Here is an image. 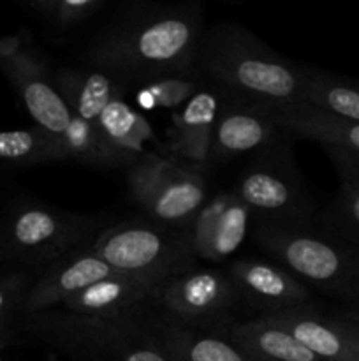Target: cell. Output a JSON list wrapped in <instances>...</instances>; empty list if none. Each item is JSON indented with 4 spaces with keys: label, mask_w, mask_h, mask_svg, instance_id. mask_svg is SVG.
<instances>
[{
    "label": "cell",
    "mask_w": 359,
    "mask_h": 361,
    "mask_svg": "<svg viewBox=\"0 0 359 361\" xmlns=\"http://www.w3.org/2000/svg\"><path fill=\"white\" fill-rule=\"evenodd\" d=\"M203 34L196 4H130L88 42L84 60L123 83L192 78Z\"/></svg>",
    "instance_id": "obj_1"
},
{
    "label": "cell",
    "mask_w": 359,
    "mask_h": 361,
    "mask_svg": "<svg viewBox=\"0 0 359 361\" xmlns=\"http://www.w3.org/2000/svg\"><path fill=\"white\" fill-rule=\"evenodd\" d=\"M196 69L227 95L273 111L301 101L303 67L275 53L238 23L224 21L204 30Z\"/></svg>",
    "instance_id": "obj_2"
},
{
    "label": "cell",
    "mask_w": 359,
    "mask_h": 361,
    "mask_svg": "<svg viewBox=\"0 0 359 361\" xmlns=\"http://www.w3.org/2000/svg\"><path fill=\"white\" fill-rule=\"evenodd\" d=\"M253 242L308 288L359 309V247L310 222H256Z\"/></svg>",
    "instance_id": "obj_3"
},
{
    "label": "cell",
    "mask_w": 359,
    "mask_h": 361,
    "mask_svg": "<svg viewBox=\"0 0 359 361\" xmlns=\"http://www.w3.org/2000/svg\"><path fill=\"white\" fill-rule=\"evenodd\" d=\"M30 330L73 361H169L136 321H109L69 310L30 316Z\"/></svg>",
    "instance_id": "obj_4"
},
{
    "label": "cell",
    "mask_w": 359,
    "mask_h": 361,
    "mask_svg": "<svg viewBox=\"0 0 359 361\" xmlns=\"http://www.w3.org/2000/svg\"><path fill=\"white\" fill-rule=\"evenodd\" d=\"M92 247L116 274L172 279L192 268L197 259L189 231L150 219H134L102 229Z\"/></svg>",
    "instance_id": "obj_5"
},
{
    "label": "cell",
    "mask_w": 359,
    "mask_h": 361,
    "mask_svg": "<svg viewBox=\"0 0 359 361\" xmlns=\"http://www.w3.org/2000/svg\"><path fill=\"white\" fill-rule=\"evenodd\" d=\"M130 194L150 221L176 229H189L208 200L201 169L176 161L171 155L146 152L127 171Z\"/></svg>",
    "instance_id": "obj_6"
},
{
    "label": "cell",
    "mask_w": 359,
    "mask_h": 361,
    "mask_svg": "<svg viewBox=\"0 0 359 361\" xmlns=\"http://www.w3.org/2000/svg\"><path fill=\"white\" fill-rule=\"evenodd\" d=\"M280 141V140H278ZM275 141L245 168L234 194L248 207L256 222H310L313 203L287 143Z\"/></svg>",
    "instance_id": "obj_7"
},
{
    "label": "cell",
    "mask_w": 359,
    "mask_h": 361,
    "mask_svg": "<svg viewBox=\"0 0 359 361\" xmlns=\"http://www.w3.org/2000/svg\"><path fill=\"white\" fill-rule=\"evenodd\" d=\"M101 221L48 207L21 208L11 221V243L30 263H55L97 238Z\"/></svg>",
    "instance_id": "obj_8"
},
{
    "label": "cell",
    "mask_w": 359,
    "mask_h": 361,
    "mask_svg": "<svg viewBox=\"0 0 359 361\" xmlns=\"http://www.w3.org/2000/svg\"><path fill=\"white\" fill-rule=\"evenodd\" d=\"M239 302L227 271L189 268L162 288L157 298L160 312L182 323L206 328H227V316Z\"/></svg>",
    "instance_id": "obj_9"
},
{
    "label": "cell",
    "mask_w": 359,
    "mask_h": 361,
    "mask_svg": "<svg viewBox=\"0 0 359 361\" xmlns=\"http://www.w3.org/2000/svg\"><path fill=\"white\" fill-rule=\"evenodd\" d=\"M0 66L37 127L53 136H62L73 115L60 97L53 76L42 60L25 49L23 39L11 37L0 41Z\"/></svg>",
    "instance_id": "obj_10"
},
{
    "label": "cell",
    "mask_w": 359,
    "mask_h": 361,
    "mask_svg": "<svg viewBox=\"0 0 359 361\" xmlns=\"http://www.w3.org/2000/svg\"><path fill=\"white\" fill-rule=\"evenodd\" d=\"M280 134L273 109L225 94L215 120L208 166L227 164L253 152L259 154L278 141Z\"/></svg>",
    "instance_id": "obj_11"
},
{
    "label": "cell",
    "mask_w": 359,
    "mask_h": 361,
    "mask_svg": "<svg viewBox=\"0 0 359 361\" xmlns=\"http://www.w3.org/2000/svg\"><path fill=\"white\" fill-rule=\"evenodd\" d=\"M175 279V277H172ZM171 279L153 275L115 274L67 300L60 309L109 321H139Z\"/></svg>",
    "instance_id": "obj_12"
},
{
    "label": "cell",
    "mask_w": 359,
    "mask_h": 361,
    "mask_svg": "<svg viewBox=\"0 0 359 361\" xmlns=\"http://www.w3.org/2000/svg\"><path fill=\"white\" fill-rule=\"evenodd\" d=\"M136 323L148 331L169 361H253L229 337V326H194L162 312Z\"/></svg>",
    "instance_id": "obj_13"
},
{
    "label": "cell",
    "mask_w": 359,
    "mask_h": 361,
    "mask_svg": "<svg viewBox=\"0 0 359 361\" xmlns=\"http://www.w3.org/2000/svg\"><path fill=\"white\" fill-rule=\"evenodd\" d=\"M239 302L246 303L259 316L284 312L310 303L312 291L305 282L282 264L256 259H239L227 270Z\"/></svg>",
    "instance_id": "obj_14"
},
{
    "label": "cell",
    "mask_w": 359,
    "mask_h": 361,
    "mask_svg": "<svg viewBox=\"0 0 359 361\" xmlns=\"http://www.w3.org/2000/svg\"><path fill=\"white\" fill-rule=\"evenodd\" d=\"M116 271L94 250L92 243L65 254L35 281L25 298V310L30 314L62 307L97 282L113 277Z\"/></svg>",
    "instance_id": "obj_15"
},
{
    "label": "cell",
    "mask_w": 359,
    "mask_h": 361,
    "mask_svg": "<svg viewBox=\"0 0 359 361\" xmlns=\"http://www.w3.org/2000/svg\"><path fill=\"white\" fill-rule=\"evenodd\" d=\"M218 108V95L201 88L185 106L172 113L169 129V148L172 159L201 171L206 168L210 162Z\"/></svg>",
    "instance_id": "obj_16"
},
{
    "label": "cell",
    "mask_w": 359,
    "mask_h": 361,
    "mask_svg": "<svg viewBox=\"0 0 359 361\" xmlns=\"http://www.w3.org/2000/svg\"><path fill=\"white\" fill-rule=\"evenodd\" d=\"M291 334L306 349L324 361H359L351 342L327 312L310 303L270 316H259Z\"/></svg>",
    "instance_id": "obj_17"
},
{
    "label": "cell",
    "mask_w": 359,
    "mask_h": 361,
    "mask_svg": "<svg viewBox=\"0 0 359 361\" xmlns=\"http://www.w3.org/2000/svg\"><path fill=\"white\" fill-rule=\"evenodd\" d=\"M70 115L97 122L109 102L125 95L127 83L99 69H60L53 78Z\"/></svg>",
    "instance_id": "obj_18"
},
{
    "label": "cell",
    "mask_w": 359,
    "mask_h": 361,
    "mask_svg": "<svg viewBox=\"0 0 359 361\" xmlns=\"http://www.w3.org/2000/svg\"><path fill=\"white\" fill-rule=\"evenodd\" d=\"M282 133L313 141L324 148L359 155V122L340 118L305 104H294L275 111Z\"/></svg>",
    "instance_id": "obj_19"
},
{
    "label": "cell",
    "mask_w": 359,
    "mask_h": 361,
    "mask_svg": "<svg viewBox=\"0 0 359 361\" xmlns=\"http://www.w3.org/2000/svg\"><path fill=\"white\" fill-rule=\"evenodd\" d=\"M227 334L253 361H324L263 317L229 324Z\"/></svg>",
    "instance_id": "obj_20"
},
{
    "label": "cell",
    "mask_w": 359,
    "mask_h": 361,
    "mask_svg": "<svg viewBox=\"0 0 359 361\" xmlns=\"http://www.w3.org/2000/svg\"><path fill=\"white\" fill-rule=\"evenodd\" d=\"M60 145L67 159L102 169H129L139 161V155L129 154L122 148L115 147L99 129L97 122H87L73 116L65 133L58 136Z\"/></svg>",
    "instance_id": "obj_21"
},
{
    "label": "cell",
    "mask_w": 359,
    "mask_h": 361,
    "mask_svg": "<svg viewBox=\"0 0 359 361\" xmlns=\"http://www.w3.org/2000/svg\"><path fill=\"white\" fill-rule=\"evenodd\" d=\"M299 104L359 122V80L320 69H303Z\"/></svg>",
    "instance_id": "obj_22"
},
{
    "label": "cell",
    "mask_w": 359,
    "mask_h": 361,
    "mask_svg": "<svg viewBox=\"0 0 359 361\" xmlns=\"http://www.w3.org/2000/svg\"><path fill=\"white\" fill-rule=\"evenodd\" d=\"M97 126L115 147L139 157L146 154L144 145L150 141L158 143L151 123L139 111L130 108L123 97L109 102L97 118Z\"/></svg>",
    "instance_id": "obj_23"
},
{
    "label": "cell",
    "mask_w": 359,
    "mask_h": 361,
    "mask_svg": "<svg viewBox=\"0 0 359 361\" xmlns=\"http://www.w3.org/2000/svg\"><path fill=\"white\" fill-rule=\"evenodd\" d=\"M0 159L25 164L65 161L58 136L41 127L0 133Z\"/></svg>",
    "instance_id": "obj_24"
},
{
    "label": "cell",
    "mask_w": 359,
    "mask_h": 361,
    "mask_svg": "<svg viewBox=\"0 0 359 361\" xmlns=\"http://www.w3.org/2000/svg\"><path fill=\"white\" fill-rule=\"evenodd\" d=\"M340 187L324 214L322 229L352 245L359 247V180L338 173Z\"/></svg>",
    "instance_id": "obj_25"
},
{
    "label": "cell",
    "mask_w": 359,
    "mask_h": 361,
    "mask_svg": "<svg viewBox=\"0 0 359 361\" xmlns=\"http://www.w3.org/2000/svg\"><path fill=\"white\" fill-rule=\"evenodd\" d=\"M252 221V212L232 190L231 200H229L227 207H225L224 214L220 215V221L215 228L213 238H211L204 259L220 263L222 259L234 254L246 240Z\"/></svg>",
    "instance_id": "obj_26"
},
{
    "label": "cell",
    "mask_w": 359,
    "mask_h": 361,
    "mask_svg": "<svg viewBox=\"0 0 359 361\" xmlns=\"http://www.w3.org/2000/svg\"><path fill=\"white\" fill-rule=\"evenodd\" d=\"M199 90V81L192 78H162L141 85L137 101L146 109H176L185 106Z\"/></svg>",
    "instance_id": "obj_27"
},
{
    "label": "cell",
    "mask_w": 359,
    "mask_h": 361,
    "mask_svg": "<svg viewBox=\"0 0 359 361\" xmlns=\"http://www.w3.org/2000/svg\"><path fill=\"white\" fill-rule=\"evenodd\" d=\"M106 0H35L32 9L60 30H69L84 23L101 11Z\"/></svg>",
    "instance_id": "obj_28"
},
{
    "label": "cell",
    "mask_w": 359,
    "mask_h": 361,
    "mask_svg": "<svg viewBox=\"0 0 359 361\" xmlns=\"http://www.w3.org/2000/svg\"><path fill=\"white\" fill-rule=\"evenodd\" d=\"M231 192L232 190H222V192L208 197L196 214V217L190 222L187 231H189L190 242H192L194 252H196L197 257L206 256V250L210 247L211 238H213L215 228H217L220 215L224 214L225 207L231 200Z\"/></svg>",
    "instance_id": "obj_29"
},
{
    "label": "cell",
    "mask_w": 359,
    "mask_h": 361,
    "mask_svg": "<svg viewBox=\"0 0 359 361\" xmlns=\"http://www.w3.org/2000/svg\"><path fill=\"white\" fill-rule=\"evenodd\" d=\"M327 314L340 326V330L344 331L345 337L351 342L355 356L359 358V309L345 307V309L327 310Z\"/></svg>",
    "instance_id": "obj_30"
},
{
    "label": "cell",
    "mask_w": 359,
    "mask_h": 361,
    "mask_svg": "<svg viewBox=\"0 0 359 361\" xmlns=\"http://www.w3.org/2000/svg\"><path fill=\"white\" fill-rule=\"evenodd\" d=\"M326 154L329 155L336 173H345L359 180V155L347 154V152L334 150V148H324Z\"/></svg>",
    "instance_id": "obj_31"
},
{
    "label": "cell",
    "mask_w": 359,
    "mask_h": 361,
    "mask_svg": "<svg viewBox=\"0 0 359 361\" xmlns=\"http://www.w3.org/2000/svg\"><path fill=\"white\" fill-rule=\"evenodd\" d=\"M25 286H27V281L23 279H13V281L0 284V316L9 309V303L23 293Z\"/></svg>",
    "instance_id": "obj_32"
}]
</instances>
